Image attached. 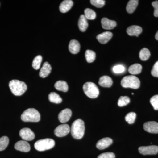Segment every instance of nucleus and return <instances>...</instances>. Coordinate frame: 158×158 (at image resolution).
<instances>
[{"label": "nucleus", "instance_id": "nucleus-7", "mask_svg": "<svg viewBox=\"0 0 158 158\" xmlns=\"http://www.w3.org/2000/svg\"><path fill=\"white\" fill-rule=\"evenodd\" d=\"M139 152L143 155H156L158 153V146L151 145L148 146H141L138 148Z\"/></svg>", "mask_w": 158, "mask_h": 158}, {"label": "nucleus", "instance_id": "nucleus-13", "mask_svg": "<svg viewBox=\"0 0 158 158\" xmlns=\"http://www.w3.org/2000/svg\"><path fill=\"white\" fill-rule=\"evenodd\" d=\"M71 116V110L69 109H65L59 113V119L62 123H65L70 119Z\"/></svg>", "mask_w": 158, "mask_h": 158}, {"label": "nucleus", "instance_id": "nucleus-33", "mask_svg": "<svg viewBox=\"0 0 158 158\" xmlns=\"http://www.w3.org/2000/svg\"><path fill=\"white\" fill-rule=\"evenodd\" d=\"M105 1L104 0H91L90 2L91 5L97 8H101L103 7L105 5Z\"/></svg>", "mask_w": 158, "mask_h": 158}, {"label": "nucleus", "instance_id": "nucleus-3", "mask_svg": "<svg viewBox=\"0 0 158 158\" xmlns=\"http://www.w3.org/2000/svg\"><path fill=\"white\" fill-rule=\"evenodd\" d=\"M22 120L24 122H37L40 119V114L34 108H30L24 111L21 116Z\"/></svg>", "mask_w": 158, "mask_h": 158}, {"label": "nucleus", "instance_id": "nucleus-29", "mask_svg": "<svg viewBox=\"0 0 158 158\" xmlns=\"http://www.w3.org/2000/svg\"><path fill=\"white\" fill-rule=\"evenodd\" d=\"M85 16L87 19L94 20L96 18V14L92 9H86L85 10Z\"/></svg>", "mask_w": 158, "mask_h": 158}, {"label": "nucleus", "instance_id": "nucleus-10", "mask_svg": "<svg viewBox=\"0 0 158 158\" xmlns=\"http://www.w3.org/2000/svg\"><path fill=\"white\" fill-rule=\"evenodd\" d=\"M146 131L152 134H158V123L156 121H148L145 123L143 126Z\"/></svg>", "mask_w": 158, "mask_h": 158}, {"label": "nucleus", "instance_id": "nucleus-35", "mask_svg": "<svg viewBox=\"0 0 158 158\" xmlns=\"http://www.w3.org/2000/svg\"><path fill=\"white\" fill-rule=\"evenodd\" d=\"M125 67L122 65H117L114 66L113 69V72L116 73H120L124 72Z\"/></svg>", "mask_w": 158, "mask_h": 158}, {"label": "nucleus", "instance_id": "nucleus-2", "mask_svg": "<svg viewBox=\"0 0 158 158\" xmlns=\"http://www.w3.org/2000/svg\"><path fill=\"white\" fill-rule=\"evenodd\" d=\"M11 92L15 96L23 95L27 90V85L24 82L17 80H13L9 83Z\"/></svg>", "mask_w": 158, "mask_h": 158}, {"label": "nucleus", "instance_id": "nucleus-14", "mask_svg": "<svg viewBox=\"0 0 158 158\" xmlns=\"http://www.w3.org/2000/svg\"><path fill=\"white\" fill-rule=\"evenodd\" d=\"M113 141V140L110 138H102L98 141L96 144V147L100 150L104 149L112 144Z\"/></svg>", "mask_w": 158, "mask_h": 158}, {"label": "nucleus", "instance_id": "nucleus-19", "mask_svg": "<svg viewBox=\"0 0 158 158\" xmlns=\"http://www.w3.org/2000/svg\"><path fill=\"white\" fill-rule=\"evenodd\" d=\"M52 69V67H51V65L49 64L48 62H44L40 69V76L43 78L46 77L51 73Z\"/></svg>", "mask_w": 158, "mask_h": 158}, {"label": "nucleus", "instance_id": "nucleus-17", "mask_svg": "<svg viewBox=\"0 0 158 158\" xmlns=\"http://www.w3.org/2000/svg\"><path fill=\"white\" fill-rule=\"evenodd\" d=\"M80 49L81 45L77 40H71L69 45V49L72 54H77L80 52Z\"/></svg>", "mask_w": 158, "mask_h": 158}, {"label": "nucleus", "instance_id": "nucleus-11", "mask_svg": "<svg viewBox=\"0 0 158 158\" xmlns=\"http://www.w3.org/2000/svg\"><path fill=\"white\" fill-rule=\"evenodd\" d=\"M15 148L22 152H27L30 151L31 146L27 141H20L15 144Z\"/></svg>", "mask_w": 158, "mask_h": 158}, {"label": "nucleus", "instance_id": "nucleus-37", "mask_svg": "<svg viewBox=\"0 0 158 158\" xmlns=\"http://www.w3.org/2000/svg\"><path fill=\"white\" fill-rule=\"evenodd\" d=\"M152 76L155 77H158V61L156 62L151 71Z\"/></svg>", "mask_w": 158, "mask_h": 158}, {"label": "nucleus", "instance_id": "nucleus-28", "mask_svg": "<svg viewBox=\"0 0 158 158\" xmlns=\"http://www.w3.org/2000/svg\"><path fill=\"white\" fill-rule=\"evenodd\" d=\"M42 61V57L41 56H37L34 58L32 62V66L34 69L38 70L40 68L41 62Z\"/></svg>", "mask_w": 158, "mask_h": 158}, {"label": "nucleus", "instance_id": "nucleus-30", "mask_svg": "<svg viewBox=\"0 0 158 158\" xmlns=\"http://www.w3.org/2000/svg\"><path fill=\"white\" fill-rule=\"evenodd\" d=\"M9 138L7 136H3L0 138V151L4 150L8 146Z\"/></svg>", "mask_w": 158, "mask_h": 158}, {"label": "nucleus", "instance_id": "nucleus-39", "mask_svg": "<svg viewBox=\"0 0 158 158\" xmlns=\"http://www.w3.org/2000/svg\"><path fill=\"white\" fill-rule=\"evenodd\" d=\"M155 38L156 40H158V31H157V32L156 34Z\"/></svg>", "mask_w": 158, "mask_h": 158}, {"label": "nucleus", "instance_id": "nucleus-8", "mask_svg": "<svg viewBox=\"0 0 158 158\" xmlns=\"http://www.w3.org/2000/svg\"><path fill=\"white\" fill-rule=\"evenodd\" d=\"M70 132V127L68 124H63L60 125L57 127L54 133L57 137H62L67 135Z\"/></svg>", "mask_w": 158, "mask_h": 158}, {"label": "nucleus", "instance_id": "nucleus-20", "mask_svg": "<svg viewBox=\"0 0 158 158\" xmlns=\"http://www.w3.org/2000/svg\"><path fill=\"white\" fill-rule=\"evenodd\" d=\"M113 83L112 78L107 76H103L101 77L98 82L100 86L104 88H110L113 85Z\"/></svg>", "mask_w": 158, "mask_h": 158}, {"label": "nucleus", "instance_id": "nucleus-22", "mask_svg": "<svg viewBox=\"0 0 158 158\" xmlns=\"http://www.w3.org/2000/svg\"><path fill=\"white\" fill-rule=\"evenodd\" d=\"M55 88L59 91L66 92L68 90V85L65 81H59L56 82L55 84Z\"/></svg>", "mask_w": 158, "mask_h": 158}, {"label": "nucleus", "instance_id": "nucleus-12", "mask_svg": "<svg viewBox=\"0 0 158 158\" xmlns=\"http://www.w3.org/2000/svg\"><path fill=\"white\" fill-rule=\"evenodd\" d=\"M113 34L112 32L106 31L98 34L96 38L102 44H106L109 42L113 37Z\"/></svg>", "mask_w": 158, "mask_h": 158}, {"label": "nucleus", "instance_id": "nucleus-32", "mask_svg": "<svg viewBox=\"0 0 158 158\" xmlns=\"http://www.w3.org/2000/svg\"><path fill=\"white\" fill-rule=\"evenodd\" d=\"M136 118V114L134 112H131L128 113L125 116L126 121L129 124H133L135 122Z\"/></svg>", "mask_w": 158, "mask_h": 158}, {"label": "nucleus", "instance_id": "nucleus-38", "mask_svg": "<svg viewBox=\"0 0 158 158\" xmlns=\"http://www.w3.org/2000/svg\"><path fill=\"white\" fill-rule=\"evenodd\" d=\"M152 5L154 9V15L155 17H158V1H156L152 2Z\"/></svg>", "mask_w": 158, "mask_h": 158}, {"label": "nucleus", "instance_id": "nucleus-34", "mask_svg": "<svg viewBox=\"0 0 158 158\" xmlns=\"http://www.w3.org/2000/svg\"><path fill=\"white\" fill-rule=\"evenodd\" d=\"M150 102L154 109L156 110H158V94L152 97L151 98Z\"/></svg>", "mask_w": 158, "mask_h": 158}, {"label": "nucleus", "instance_id": "nucleus-4", "mask_svg": "<svg viewBox=\"0 0 158 158\" xmlns=\"http://www.w3.org/2000/svg\"><path fill=\"white\" fill-rule=\"evenodd\" d=\"M121 85L123 88L137 89L140 87V80L135 76H127L122 80Z\"/></svg>", "mask_w": 158, "mask_h": 158}, {"label": "nucleus", "instance_id": "nucleus-36", "mask_svg": "<svg viewBox=\"0 0 158 158\" xmlns=\"http://www.w3.org/2000/svg\"><path fill=\"white\" fill-rule=\"evenodd\" d=\"M98 158H115V155L113 152H105L99 155Z\"/></svg>", "mask_w": 158, "mask_h": 158}, {"label": "nucleus", "instance_id": "nucleus-24", "mask_svg": "<svg viewBox=\"0 0 158 158\" xmlns=\"http://www.w3.org/2000/svg\"><path fill=\"white\" fill-rule=\"evenodd\" d=\"M142 67L139 64H135L131 65L129 68L128 71L132 75L138 74L141 73Z\"/></svg>", "mask_w": 158, "mask_h": 158}, {"label": "nucleus", "instance_id": "nucleus-9", "mask_svg": "<svg viewBox=\"0 0 158 158\" xmlns=\"http://www.w3.org/2000/svg\"><path fill=\"white\" fill-rule=\"evenodd\" d=\"M19 135L24 141H30L35 138L34 133L28 128H23L19 131Z\"/></svg>", "mask_w": 158, "mask_h": 158}, {"label": "nucleus", "instance_id": "nucleus-40", "mask_svg": "<svg viewBox=\"0 0 158 158\" xmlns=\"http://www.w3.org/2000/svg\"><path fill=\"white\" fill-rule=\"evenodd\" d=\"M132 95H133V94H134L132 93Z\"/></svg>", "mask_w": 158, "mask_h": 158}, {"label": "nucleus", "instance_id": "nucleus-15", "mask_svg": "<svg viewBox=\"0 0 158 158\" xmlns=\"http://www.w3.org/2000/svg\"><path fill=\"white\" fill-rule=\"evenodd\" d=\"M102 27L105 30H112L116 26V23L114 20H111L106 18H103L101 20Z\"/></svg>", "mask_w": 158, "mask_h": 158}, {"label": "nucleus", "instance_id": "nucleus-31", "mask_svg": "<svg viewBox=\"0 0 158 158\" xmlns=\"http://www.w3.org/2000/svg\"><path fill=\"white\" fill-rule=\"evenodd\" d=\"M130 102V98L128 96H121L118 102V106L123 107L127 106Z\"/></svg>", "mask_w": 158, "mask_h": 158}, {"label": "nucleus", "instance_id": "nucleus-27", "mask_svg": "<svg viewBox=\"0 0 158 158\" xmlns=\"http://www.w3.org/2000/svg\"><path fill=\"white\" fill-rule=\"evenodd\" d=\"M150 55V52L149 50L146 48L142 49L139 53L140 59L143 61H146L149 59Z\"/></svg>", "mask_w": 158, "mask_h": 158}, {"label": "nucleus", "instance_id": "nucleus-18", "mask_svg": "<svg viewBox=\"0 0 158 158\" xmlns=\"http://www.w3.org/2000/svg\"><path fill=\"white\" fill-rule=\"evenodd\" d=\"M142 29L138 26H131L129 27L127 30V33L131 36H136L138 37L142 33Z\"/></svg>", "mask_w": 158, "mask_h": 158}, {"label": "nucleus", "instance_id": "nucleus-16", "mask_svg": "<svg viewBox=\"0 0 158 158\" xmlns=\"http://www.w3.org/2000/svg\"><path fill=\"white\" fill-rule=\"evenodd\" d=\"M73 5V2L72 0H65L59 6V10L62 13H66L70 10Z\"/></svg>", "mask_w": 158, "mask_h": 158}, {"label": "nucleus", "instance_id": "nucleus-5", "mask_svg": "<svg viewBox=\"0 0 158 158\" xmlns=\"http://www.w3.org/2000/svg\"><path fill=\"white\" fill-rule=\"evenodd\" d=\"M83 88L85 94L90 98H96L99 94L98 87L92 82H86L84 84Z\"/></svg>", "mask_w": 158, "mask_h": 158}, {"label": "nucleus", "instance_id": "nucleus-25", "mask_svg": "<svg viewBox=\"0 0 158 158\" xmlns=\"http://www.w3.org/2000/svg\"><path fill=\"white\" fill-rule=\"evenodd\" d=\"M48 99L51 102L54 103H61L62 101V98L56 92H51L48 95Z\"/></svg>", "mask_w": 158, "mask_h": 158}, {"label": "nucleus", "instance_id": "nucleus-26", "mask_svg": "<svg viewBox=\"0 0 158 158\" xmlns=\"http://www.w3.org/2000/svg\"><path fill=\"white\" fill-rule=\"evenodd\" d=\"M85 56L87 62L88 63H91L95 60L96 53L93 51L88 50L85 52Z\"/></svg>", "mask_w": 158, "mask_h": 158}, {"label": "nucleus", "instance_id": "nucleus-21", "mask_svg": "<svg viewBox=\"0 0 158 158\" xmlns=\"http://www.w3.org/2000/svg\"><path fill=\"white\" fill-rule=\"evenodd\" d=\"M78 25L80 31L81 32H85L87 30L88 27V19L85 17L84 15H81L80 16Z\"/></svg>", "mask_w": 158, "mask_h": 158}, {"label": "nucleus", "instance_id": "nucleus-6", "mask_svg": "<svg viewBox=\"0 0 158 158\" xmlns=\"http://www.w3.org/2000/svg\"><path fill=\"white\" fill-rule=\"evenodd\" d=\"M55 145V141L51 138H46L38 140L35 142L34 147L38 151H44L53 148Z\"/></svg>", "mask_w": 158, "mask_h": 158}, {"label": "nucleus", "instance_id": "nucleus-23", "mask_svg": "<svg viewBox=\"0 0 158 158\" xmlns=\"http://www.w3.org/2000/svg\"><path fill=\"white\" fill-rule=\"evenodd\" d=\"M138 0H131L129 1L126 7V10L130 14H131L135 11L138 6Z\"/></svg>", "mask_w": 158, "mask_h": 158}, {"label": "nucleus", "instance_id": "nucleus-1", "mask_svg": "<svg viewBox=\"0 0 158 158\" xmlns=\"http://www.w3.org/2000/svg\"><path fill=\"white\" fill-rule=\"evenodd\" d=\"M85 123L81 119H78L74 121L72 125L71 132L73 138L76 139H81L85 134Z\"/></svg>", "mask_w": 158, "mask_h": 158}]
</instances>
